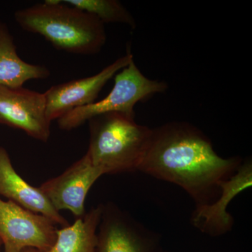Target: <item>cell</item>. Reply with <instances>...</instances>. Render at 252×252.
Listing matches in <instances>:
<instances>
[{"label": "cell", "mask_w": 252, "mask_h": 252, "mask_svg": "<svg viewBox=\"0 0 252 252\" xmlns=\"http://www.w3.org/2000/svg\"><path fill=\"white\" fill-rule=\"evenodd\" d=\"M243 161L238 157H220L200 129L189 123L173 122L152 129L137 171L179 186L197 206L215 201L220 184Z\"/></svg>", "instance_id": "6da1fadb"}, {"label": "cell", "mask_w": 252, "mask_h": 252, "mask_svg": "<svg viewBox=\"0 0 252 252\" xmlns=\"http://www.w3.org/2000/svg\"><path fill=\"white\" fill-rule=\"evenodd\" d=\"M14 18L23 31L39 34L55 49L69 54H98L107 41L103 23L63 0H46L18 9Z\"/></svg>", "instance_id": "7a4b0ae2"}, {"label": "cell", "mask_w": 252, "mask_h": 252, "mask_svg": "<svg viewBox=\"0 0 252 252\" xmlns=\"http://www.w3.org/2000/svg\"><path fill=\"white\" fill-rule=\"evenodd\" d=\"M90 141L86 154L103 175L137 171L152 129L119 113L90 119Z\"/></svg>", "instance_id": "3957f363"}, {"label": "cell", "mask_w": 252, "mask_h": 252, "mask_svg": "<svg viewBox=\"0 0 252 252\" xmlns=\"http://www.w3.org/2000/svg\"><path fill=\"white\" fill-rule=\"evenodd\" d=\"M112 91L98 102L73 109L58 119L61 130H72L93 118L109 113L135 117L137 102L168 89L165 81L150 79L142 74L134 60L116 74Z\"/></svg>", "instance_id": "277c9868"}, {"label": "cell", "mask_w": 252, "mask_h": 252, "mask_svg": "<svg viewBox=\"0 0 252 252\" xmlns=\"http://www.w3.org/2000/svg\"><path fill=\"white\" fill-rule=\"evenodd\" d=\"M56 225L44 215L0 199V240L3 252H21L28 248L47 251L56 242Z\"/></svg>", "instance_id": "5b68a950"}, {"label": "cell", "mask_w": 252, "mask_h": 252, "mask_svg": "<svg viewBox=\"0 0 252 252\" xmlns=\"http://www.w3.org/2000/svg\"><path fill=\"white\" fill-rule=\"evenodd\" d=\"M95 252H159L160 236L112 203L102 205Z\"/></svg>", "instance_id": "8992f818"}, {"label": "cell", "mask_w": 252, "mask_h": 252, "mask_svg": "<svg viewBox=\"0 0 252 252\" xmlns=\"http://www.w3.org/2000/svg\"><path fill=\"white\" fill-rule=\"evenodd\" d=\"M132 60L133 55L128 50L125 56L94 75L51 86L44 93L49 122L57 121L73 109L94 103L107 83Z\"/></svg>", "instance_id": "52a82bcc"}, {"label": "cell", "mask_w": 252, "mask_h": 252, "mask_svg": "<svg viewBox=\"0 0 252 252\" xmlns=\"http://www.w3.org/2000/svg\"><path fill=\"white\" fill-rule=\"evenodd\" d=\"M0 124L19 129L30 137L47 142L51 124L44 94L25 88L0 86Z\"/></svg>", "instance_id": "ba28073f"}, {"label": "cell", "mask_w": 252, "mask_h": 252, "mask_svg": "<svg viewBox=\"0 0 252 252\" xmlns=\"http://www.w3.org/2000/svg\"><path fill=\"white\" fill-rule=\"evenodd\" d=\"M102 175V172L85 154L61 175L43 183L39 189L58 212L68 210L76 219L79 218L86 214L85 201L89 190Z\"/></svg>", "instance_id": "9c48e42d"}, {"label": "cell", "mask_w": 252, "mask_h": 252, "mask_svg": "<svg viewBox=\"0 0 252 252\" xmlns=\"http://www.w3.org/2000/svg\"><path fill=\"white\" fill-rule=\"evenodd\" d=\"M252 185V162L243 161L236 172L220 184V194L215 201L197 205L191 216V223L202 233L219 237L231 231L234 219L227 210L230 202L239 193Z\"/></svg>", "instance_id": "30bf717a"}, {"label": "cell", "mask_w": 252, "mask_h": 252, "mask_svg": "<svg viewBox=\"0 0 252 252\" xmlns=\"http://www.w3.org/2000/svg\"><path fill=\"white\" fill-rule=\"evenodd\" d=\"M0 195L19 206L44 215L61 228L69 225L39 188L32 187L15 170L9 154L0 147Z\"/></svg>", "instance_id": "8fae6325"}, {"label": "cell", "mask_w": 252, "mask_h": 252, "mask_svg": "<svg viewBox=\"0 0 252 252\" xmlns=\"http://www.w3.org/2000/svg\"><path fill=\"white\" fill-rule=\"evenodd\" d=\"M49 76L45 66L26 63L19 57L9 28L0 21V86L16 89L28 81Z\"/></svg>", "instance_id": "7c38bea8"}, {"label": "cell", "mask_w": 252, "mask_h": 252, "mask_svg": "<svg viewBox=\"0 0 252 252\" xmlns=\"http://www.w3.org/2000/svg\"><path fill=\"white\" fill-rule=\"evenodd\" d=\"M102 212V205L93 207L72 224L58 229L54 245L43 252H95Z\"/></svg>", "instance_id": "4fadbf2b"}, {"label": "cell", "mask_w": 252, "mask_h": 252, "mask_svg": "<svg viewBox=\"0 0 252 252\" xmlns=\"http://www.w3.org/2000/svg\"><path fill=\"white\" fill-rule=\"evenodd\" d=\"M63 2L86 11L105 23H122L135 29L132 14L117 0H63Z\"/></svg>", "instance_id": "5bb4252c"}, {"label": "cell", "mask_w": 252, "mask_h": 252, "mask_svg": "<svg viewBox=\"0 0 252 252\" xmlns=\"http://www.w3.org/2000/svg\"><path fill=\"white\" fill-rule=\"evenodd\" d=\"M21 252H38V251L37 250H34V249L28 248L25 249V250H23Z\"/></svg>", "instance_id": "9a60e30c"}, {"label": "cell", "mask_w": 252, "mask_h": 252, "mask_svg": "<svg viewBox=\"0 0 252 252\" xmlns=\"http://www.w3.org/2000/svg\"><path fill=\"white\" fill-rule=\"evenodd\" d=\"M1 247H2V244H1V240H0V252H1Z\"/></svg>", "instance_id": "2e32d148"}]
</instances>
